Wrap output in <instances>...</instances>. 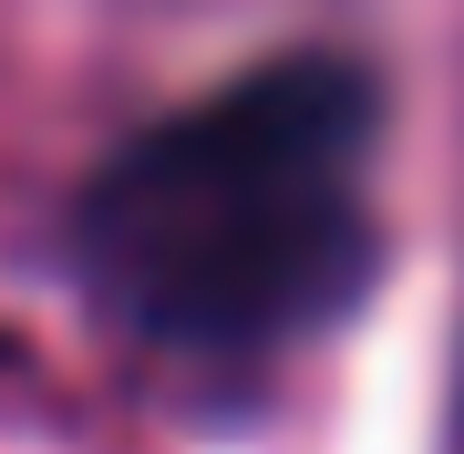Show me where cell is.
Segmentation results:
<instances>
[{"mask_svg": "<svg viewBox=\"0 0 464 454\" xmlns=\"http://www.w3.org/2000/svg\"><path fill=\"white\" fill-rule=\"evenodd\" d=\"M382 103L331 52H279L145 124L83 186L72 258L155 352L258 362L341 320L372 279Z\"/></svg>", "mask_w": 464, "mask_h": 454, "instance_id": "1", "label": "cell"}]
</instances>
